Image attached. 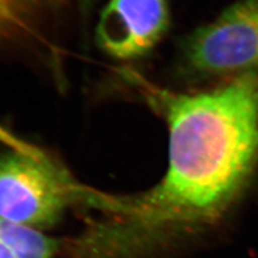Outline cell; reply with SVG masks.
I'll use <instances>...</instances> for the list:
<instances>
[{
    "instance_id": "6da1fadb",
    "label": "cell",
    "mask_w": 258,
    "mask_h": 258,
    "mask_svg": "<svg viewBox=\"0 0 258 258\" xmlns=\"http://www.w3.org/2000/svg\"><path fill=\"white\" fill-rule=\"evenodd\" d=\"M124 78L166 120L168 168L152 189L118 199L114 220L86 233L94 258L148 256L219 229L258 173V71L189 93L133 71Z\"/></svg>"
},
{
    "instance_id": "277c9868",
    "label": "cell",
    "mask_w": 258,
    "mask_h": 258,
    "mask_svg": "<svg viewBox=\"0 0 258 258\" xmlns=\"http://www.w3.org/2000/svg\"><path fill=\"white\" fill-rule=\"evenodd\" d=\"M170 25L169 0H109L96 27V41L119 59L149 53Z\"/></svg>"
},
{
    "instance_id": "52a82bcc",
    "label": "cell",
    "mask_w": 258,
    "mask_h": 258,
    "mask_svg": "<svg viewBox=\"0 0 258 258\" xmlns=\"http://www.w3.org/2000/svg\"><path fill=\"white\" fill-rule=\"evenodd\" d=\"M0 258H13L9 249L6 247L2 241H0Z\"/></svg>"
},
{
    "instance_id": "8992f818",
    "label": "cell",
    "mask_w": 258,
    "mask_h": 258,
    "mask_svg": "<svg viewBox=\"0 0 258 258\" xmlns=\"http://www.w3.org/2000/svg\"><path fill=\"white\" fill-rule=\"evenodd\" d=\"M0 143L5 144L6 147H8L10 150L27 153V154L42 155V153L44 154V152H42L39 148L28 143L25 140L21 139L20 137L15 136L2 125H0Z\"/></svg>"
},
{
    "instance_id": "3957f363",
    "label": "cell",
    "mask_w": 258,
    "mask_h": 258,
    "mask_svg": "<svg viewBox=\"0 0 258 258\" xmlns=\"http://www.w3.org/2000/svg\"><path fill=\"white\" fill-rule=\"evenodd\" d=\"M177 71L192 82L258 71V0H237L185 37Z\"/></svg>"
},
{
    "instance_id": "7a4b0ae2",
    "label": "cell",
    "mask_w": 258,
    "mask_h": 258,
    "mask_svg": "<svg viewBox=\"0 0 258 258\" xmlns=\"http://www.w3.org/2000/svg\"><path fill=\"white\" fill-rule=\"evenodd\" d=\"M106 195L78 184L47 155L10 150L0 156V219L37 229L51 227L66 210L87 201L103 207Z\"/></svg>"
},
{
    "instance_id": "5b68a950",
    "label": "cell",
    "mask_w": 258,
    "mask_h": 258,
    "mask_svg": "<svg viewBox=\"0 0 258 258\" xmlns=\"http://www.w3.org/2000/svg\"><path fill=\"white\" fill-rule=\"evenodd\" d=\"M0 241L13 258H54L58 241L40 229L0 219Z\"/></svg>"
}]
</instances>
